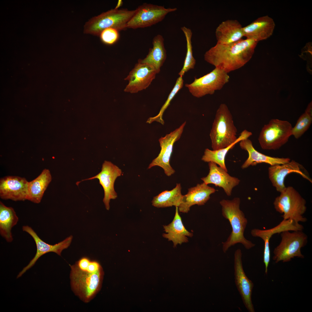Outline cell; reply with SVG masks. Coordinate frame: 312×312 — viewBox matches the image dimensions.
Listing matches in <instances>:
<instances>
[{
  "instance_id": "cell-13",
  "label": "cell",
  "mask_w": 312,
  "mask_h": 312,
  "mask_svg": "<svg viewBox=\"0 0 312 312\" xmlns=\"http://www.w3.org/2000/svg\"><path fill=\"white\" fill-rule=\"evenodd\" d=\"M157 73L155 70L151 66L138 62L124 79L128 81V83L124 91L135 93L146 89L155 79Z\"/></svg>"
},
{
  "instance_id": "cell-6",
  "label": "cell",
  "mask_w": 312,
  "mask_h": 312,
  "mask_svg": "<svg viewBox=\"0 0 312 312\" xmlns=\"http://www.w3.org/2000/svg\"><path fill=\"white\" fill-rule=\"evenodd\" d=\"M273 203L276 211L283 214V220H291L305 222L307 221L303 216L307 210L306 200L292 187L288 186L280 192Z\"/></svg>"
},
{
  "instance_id": "cell-20",
  "label": "cell",
  "mask_w": 312,
  "mask_h": 312,
  "mask_svg": "<svg viewBox=\"0 0 312 312\" xmlns=\"http://www.w3.org/2000/svg\"><path fill=\"white\" fill-rule=\"evenodd\" d=\"M216 191L215 189L204 182L189 188L187 194L183 196L181 203L178 207L179 211L187 213L190 207L194 205H204L209 199L210 195Z\"/></svg>"
},
{
  "instance_id": "cell-21",
  "label": "cell",
  "mask_w": 312,
  "mask_h": 312,
  "mask_svg": "<svg viewBox=\"0 0 312 312\" xmlns=\"http://www.w3.org/2000/svg\"><path fill=\"white\" fill-rule=\"evenodd\" d=\"M275 26L272 18L268 16L261 17L243 27L244 36L258 42L271 36Z\"/></svg>"
},
{
  "instance_id": "cell-16",
  "label": "cell",
  "mask_w": 312,
  "mask_h": 312,
  "mask_svg": "<svg viewBox=\"0 0 312 312\" xmlns=\"http://www.w3.org/2000/svg\"><path fill=\"white\" fill-rule=\"evenodd\" d=\"M28 181L25 178L9 176L0 180V197L14 201L27 200Z\"/></svg>"
},
{
  "instance_id": "cell-5",
  "label": "cell",
  "mask_w": 312,
  "mask_h": 312,
  "mask_svg": "<svg viewBox=\"0 0 312 312\" xmlns=\"http://www.w3.org/2000/svg\"><path fill=\"white\" fill-rule=\"evenodd\" d=\"M70 268L71 284L73 291L84 302H89L101 288L103 275L102 268L92 272L80 269L76 264Z\"/></svg>"
},
{
  "instance_id": "cell-7",
  "label": "cell",
  "mask_w": 312,
  "mask_h": 312,
  "mask_svg": "<svg viewBox=\"0 0 312 312\" xmlns=\"http://www.w3.org/2000/svg\"><path fill=\"white\" fill-rule=\"evenodd\" d=\"M292 126L288 121L277 119L271 120L262 128L258 140L262 149L277 150L288 141L291 135Z\"/></svg>"
},
{
  "instance_id": "cell-22",
  "label": "cell",
  "mask_w": 312,
  "mask_h": 312,
  "mask_svg": "<svg viewBox=\"0 0 312 312\" xmlns=\"http://www.w3.org/2000/svg\"><path fill=\"white\" fill-rule=\"evenodd\" d=\"M239 142L240 148L246 151L248 155V158L242 166L243 169L259 163H265L272 166L284 164L290 161L289 158L272 157L258 152L255 148L252 141L248 138L243 140Z\"/></svg>"
},
{
  "instance_id": "cell-29",
  "label": "cell",
  "mask_w": 312,
  "mask_h": 312,
  "mask_svg": "<svg viewBox=\"0 0 312 312\" xmlns=\"http://www.w3.org/2000/svg\"><path fill=\"white\" fill-rule=\"evenodd\" d=\"M180 183L171 190L163 191L155 196L152 201V205L157 208H163L174 206L179 207L181 203L183 195L181 193Z\"/></svg>"
},
{
  "instance_id": "cell-32",
  "label": "cell",
  "mask_w": 312,
  "mask_h": 312,
  "mask_svg": "<svg viewBox=\"0 0 312 312\" xmlns=\"http://www.w3.org/2000/svg\"><path fill=\"white\" fill-rule=\"evenodd\" d=\"M312 122V114L305 111L298 119L295 126L292 127L291 135L298 139L309 129Z\"/></svg>"
},
{
  "instance_id": "cell-1",
  "label": "cell",
  "mask_w": 312,
  "mask_h": 312,
  "mask_svg": "<svg viewBox=\"0 0 312 312\" xmlns=\"http://www.w3.org/2000/svg\"><path fill=\"white\" fill-rule=\"evenodd\" d=\"M258 42L243 38L230 44L216 43L205 53L204 60L228 73L242 68L250 60Z\"/></svg>"
},
{
  "instance_id": "cell-14",
  "label": "cell",
  "mask_w": 312,
  "mask_h": 312,
  "mask_svg": "<svg viewBox=\"0 0 312 312\" xmlns=\"http://www.w3.org/2000/svg\"><path fill=\"white\" fill-rule=\"evenodd\" d=\"M22 230L32 237L36 243L37 250L34 257L27 265L19 273L17 276V278L21 277L27 270L33 266L39 258L44 255L50 252H53L61 256L63 250L67 248L70 246L73 237V236L71 235L58 243L51 245L42 240L30 227L27 225L24 226L22 227Z\"/></svg>"
},
{
  "instance_id": "cell-4",
  "label": "cell",
  "mask_w": 312,
  "mask_h": 312,
  "mask_svg": "<svg viewBox=\"0 0 312 312\" xmlns=\"http://www.w3.org/2000/svg\"><path fill=\"white\" fill-rule=\"evenodd\" d=\"M136 9H112L91 18L84 26V33L99 36L104 30L108 28L120 31L126 29L127 24L135 14Z\"/></svg>"
},
{
  "instance_id": "cell-19",
  "label": "cell",
  "mask_w": 312,
  "mask_h": 312,
  "mask_svg": "<svg viewBox=\"0 0 312 312\" xmlns=\"http://www.w3.org/2000/svg\"><path fill=\"white\" fill-rule=\"evenodd\" d=\"M208 163L209 173L201 179L207 185L213 184L216 186L222 188L227 196H231L233 189L239 184L240 180L231 176L227 172L218 166L216 164L212 162Z\"/></svg>"
},
{
  "instance_id": "cell-9",
  "label": "cell",
  "mask_w": 312,
  "mask_h": 312,
  "mask_svg": "<svg viewBox=\"0 0 312 312\" xmlns=\"http://www.w3.org/2000/svg\"><path fill=\"white\" fill-rule=\"evenodd\" d=\"M228 73L218 68H215L210 73L199 78H195L190 84H186L190 92L194 97L199 98L207 94H213L220 90L229 80Z\"/></svg>"
},
{
  "instance_id": "cell-11",
  "label": "cell",
  "mask_w": 312,
  "mask_h": 312,
  "mask_svg": "<svg viewBox=\"0 0 312 312\" xmlns=\"http://www.w3.org/2000/svg\"><path fill=\"white\" fill-rule=\"evenodd\" d=\"M186 123L185 121L179 127L159 139V141L161 148L160 152L150 164L148 169L157 166L162 168L168 176H170L174 173L175 171L170 164V159L174 144L180 139Z\"/></svg>"
},
{
  "instance_id": "cell-26",
  "label": "cell",
  "mask_w": 312,
  "mask_h": 312,
  "mask_svg": "<svg viewBox=\"0 0 312 312\" xmlns=\"http://www.w3.org/2000/svg\"><path fill=\"white\" fill-rule=\"evenodd\" d=\"M52 179L50 170L44 169L38 177L28 182L27 200L39 203Z\"/></svg>"
},
{
  "instance_id": "cell-33",
  "label": "cell",
  "mask_w": 312,
  "mask_h": 312,
  "mask_svg": "<svg viewBox=\"0 0 312 312\" xmlns=\"http://www.w3.org/2000/svg\"><path fill=\"white\" fill-rule=\"evenodd\" d=\"M99 36L103 43L109 45L115 43L119 38L118 31L112 28L105 29L101 33Z\"/></svg>"
},
{
  "instance_id": "cell-18",
  "label": "cell",
  "mask_w": 312,
  "mask_h": 312,
  "mask_svg": "<svg viewBox=\"0 0 312 312\" xmlns=\"http://www.w3.org/2000/svg\"><path fill=\"white\" fill-rule=\"evenodd\" d=\"M304 228L302 224L293 220H283L278 224L269 229H253L251 231V234L253 237H260L263 241L264 245L263 259L265 260L268 261L270 259V240L273 235L276 233L280 234L286 231H303Z\"/></svg>"
},
{
  "instance_id": "cell-23",
  "label": "cell",
  "mask_w": 312,
  "mask_h": 312,
  "mask_svg": "<svg viewBox=\"0 0 312 312\" xmlns=\"http://www.w3.org/2000/svg\"><path fill=\"white\" fill-rule=\"evenodd\" d=\"M243 28L236 20L229 19L222 21L216 30L217 43L228 44L240 40L244 37Z\"/></svg>"
},
{
  "instance_id": "cell-8",
  "label": "cell",
  "mask_w": 312,
  "mask_h": 312,
  "mask_svg": "<svg viewBox=\"0 0 312 312\" xmlns=\"http://www.w3.org/2000/svg\"><path fill=\"white\" fill-rule=\"evenodd\" d=\"M285 231L280 233L281 241L273 251L272 259L276 263L288 262L295 257L304 258L301 249L307 244L308 236L303 231Z\"/></svg>"
},
{
  "instance_id": "cell-10",
  "label": "cell",
  "mask_w": 312,
  "mask_h": 312,
  "mask_svg": "<svg viewBox=\"0 0 312 312\" xmlns=\"http://www.w3.org/2000/svg\"><path fill=\"white\" fill-rule=\"evenodd\" d=\"M177 10L176 8H166L162 6L144 3L136 9L135 14L127 23L126 28L135 29L151 26Z\"/></svg>"
},
{
  "instance_id": "cell-27",
  "label": "cell",
  "mask_w": 312,
  "mask_h": 312,
  "mask_svg": "<svg viewBox=\"0 0 312 312\" xmlns=\"http://www.w3.org/2000/svg\"><path fill=\"white\" fill-rule=\"evenodd\" d=\"M252 134V132L245 129L241 133L236 140L228 147L215 150L206 148L201 160L205 162H214L227 172L225 163V158L228 152L237 143L243 140L248 138Z\"/></svg>"
},
{
  "instance_id": "cell-15",
  "label": "cell",
  "mask_w": 312,
  "mask_h": 312,
  "mask_svg": "<svg viewBox=\"0 0 312 312\" xmlns=\"http://www.w3.org/2000/svg\"><path fill=\"white\" fill-rule=\"evenodd\" d=\"M242 253L237 249L234 254V276L235 283L243 302L249 312H254L251 296L254 284L246 275L242 266Z\"/></svg>"
},
{
  "instance_id": "cell-17",
  "label": "cell",
  "mask_w": 312,
  "mask_h": 312,
  "mask_svg": "<svg viewBox=\"0 0 312 312\" xmlns=\"http://www.w3.org/2000/svg\"><path fill=\"white\" fill-rule=\"evenodd\" d=\"M303 166L294 160L281 164L270 166L268 169V177L273 186L278 192H281L286 188L285 179L289 174L296 173L301 175L311 183L312 180L303 170Z\"/></svg>"
},
{
  "instance_id": "cell-34",
  "label": "cell",
  "mask_w": 312,
  "mask_h": 312,
  "mask_svg": "<svg viewBox=\"0 0 312 312\" xmlns=\"http://www.w3.org/2000/svg\"><path fill=\"white\" fill-rule=\"evenodd\" d=\"M122 4V1L121 0H119L116 7L115 8L116 9H118V8L121 6Z\"/></svg>"
},
{
  "instance_id": "cell-25",
  "label": "cell",
  "mask_w": 312,
  "mask_h": 312,
  "mask_svg": "<svg viewBox=\"0 0 312 312\" xmlns=\"http://www.w3.org/2000/svg\"><path fill=\"white\" fill-rule=\"evenodd\" d=\"M163 36L158 34L153 39L152 48H150L148 53L143 59H140L138 62L148 64L153 67L157 73L160 71L166 58V51Z\"/></svg>"
},
{
  "instance_id": "cell-31",
  "label": "cell",
  "mask_w": 312,
  "mask_h": 312,
  "mask_svg": "<svg viewBox=\"0 0 312 312\" xmlns=\"http://www.w3.org/2000/svg\"><path fill=\"white\" fill-rule=\"evenodd\" d=\"M182 77L179 76L177 79L173 88L169 94L166 101L161 108L158 114L154 117L149 118L147 120V122L151 123L154 121H157L162 125L164 124V121L163 119V114L166 109L169 105L171 101L175 95L182 88L183 85V80Z\"/></svg>"
},
{
  "instance_id": "cell-24",
  "label": "cell",
  "mask_w": 312,
  "mask_h": 312,
  "mask_svg": "<svg viewBox=\"0 0 312 312\" xmlns=\"http://www.w3.org/2000/svg\"><path fill=\"white\" fill-rule=\"evenodd\" d=\"M179 211L178 207H176L175 214L172 221L168 225L163 226L167 233H164L163 236L168 239L169 241H172L175 246L178 244L187 242V237H191L193 235V233L187 231L184 226Z\"/></svg>"
},
{
  "instance_id": "cell-30",
  "label": "cell",
  "mask_w": 312,
  "mask_h": 312,
  "mask_svg": "<svg viewBox=\"0 0 312 312\" xmlns=\"http://www.w3.org/2000/svg\"><path fill=\"white\" fill-rule=\"evenodd\" d=\"M184 33L186 41L187 52L183 66L179 73L180 76L183 77L185 73L191 69H194L196 61L193 55L192 38V32L190 28L185 26L181 28Z\"/></svg>"
},
{
  "instance_id": "cell-3",
  "label": "cell",
  "mask_w": 312,
  "mask_h": 312,
  "mask_svg": "<svg viewBox=\"0 0 312 312\" xmlns=\"http://www.w3.org/2000/svg\"><path fill=\"white\" fill-rule=\"evenodd\" d=\"M237 129L227 106L222 103L217 109L210 133L213 150L228 146L237 140Z\"/></svg>"
},
{
  "instance_id": "cell-2",
  "label": "cell",
  "mask_w": 312,
  "mask_h": 312,
  "mask_svg": "<svg viewBox=\"0 0 312 312\" xmlns=\"http://www.w3.org/2000/svg\"><path fill=\"white\" fill-rule=\"evenodd\" d=\"M223 216L228 220L231 226L232 231L227 240L223 243L222 250L225 253L231 246L242 244L247 249L255 244L244 237V233L248 223L244 213L240 210V200L235 198L231 200L223 199L220 201Z\"/></svg>"
},
{
  "instance_id": "cell-12",
  "label": "cell",
  "mask_w": 312,
  "mask_h": 312,
  "mask_svg": "<svg viewBox=\"0 0 312 312\" xmlns=\"http://www.w3.org/2000/svg\"><path fill=\"white\" fill-rule=\"evenodd\" d=\"M122 174V170L111 162L105 161L103 163L101 171L96 175L77 182L78 185L81 182L94 179L99 180L104 192L103 201L107 210L110 208L109 202L111 199H116L117 194L115 190L114 183L117 178Z\"/></svg>"
},
{
  "instance_id": "cell-28",
  "label": "cell",
  "mask_w": 312,
  "mask_h": 312,
  "mask_svg": "<svg viewBox=\"0 0 312 312\" xmlns=\"http://www.w3.org/2000/svg\"><path fill=\"white\" fill-rule=\"evenodd\" d=\"M18 218L13 208L0 202V233L8 242L13 240L12 228L17 223Z\"/></svg>"
}]
</instances>
